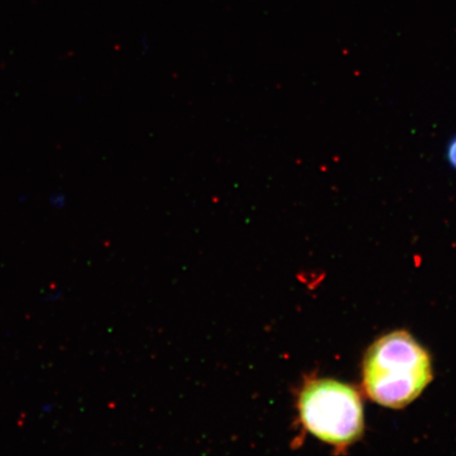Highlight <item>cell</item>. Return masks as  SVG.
<instances>
[{"mask_svg":"<svg viewBox=\"0 0 456 456\" xmlns=\"http://www.w3.org/2000/svg\"><path fill=\"white\" fill-rule=\"evenodd\" d=\"M446 159L450 168L456 171V134L449 140L446 146Z\"/></svg>","mask_w":456,"mask_h":456,"instance_id":"obj_3","label":"cell"},{"mask_svg":"<svg viewBox=\"0 0 456 456\" xmlns=\"http://www.w3.org/2000/svg\"><path fill=\"white\" fill-rule=\"evenodd\" d=\"M298 410L305 429L335 446H347L362 436V404L350 386L329 379L310 381L300 393Z\"/></svg>","mask_w":456,"mask_h":456,"instance_id":"obj_2","label":"cell"},{"mask_svg":"<svg viewBox=\"0 0 456 456\" xmlns=\"http://www.w3.org/2000/svg\"><path fill=\"white\" fill-rule=\"evenodd\" d=\"M431 379L429 355L411 335L403 330L376 341L364 357V389L381 406H408Z\"/></svg>","mask_w":456,"mask_h":456,"instance_id":"obj_1","label":"cell"}]
</instances>
